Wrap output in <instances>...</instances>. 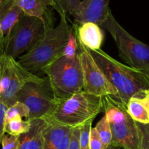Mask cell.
I'll return each mask as SVG.
<instances>
[{"label":"cell","mask_w":149,"mask_h":149,"mask_svg":"<svg viewBox=\"0 0 149 149\" xmlns=\"http://www.w3.org/2000/svg\"><path fill=\"white\" fill-rule=\"evenodd\" d=\"M89 51L105 77L116 89L118 94L114 98L125 107L131 97H143L144 91L149 89V77L145 72L118 62L101 49Z\"/></svg>","instance_id":"6da1fadb"},{"label":"cell","mask_w":149,"mask_h":149,"mask_svg":"<svg viewBox=\"0 0 149 149\" xmlns=\"http://www.w3.org/2000/svg\"><path fill=\"white\" fill-rule=\"evenodd\" d=\"M71 29L67 17L60 15L58 26L50 29L32 49L19 57L18 60L19 63L32 74L39 71L43 72L47 66L63 56Z\"/></svg>","instance_id":"7a4b0ae2"},{"label":"cell","mask_w":149,"mask_h":149,"mask_svg":"<svg viewBox=\"0 0 149 149\" xmlns=\"http://www.w3.org/2000/svg\"><path fill=\"white\" fill-rule=\"evenodd\" d=\"M103 111V97L81 91L67 98L58 100L47 119L70 127H80Z\"/></svg>","instance_id":"3957f363"},{"label":"cell","mask_w":149,"mask_h":149,"mask_svg":"<svg viewBox=\"0 0 149 149\" xmlns=\"http://www.w3.org/2000/svg\"><path fill=\"white\" fill-rule=\"evenodd\" d=\"M52 27V17L42 19L23 13L4 39L2 53L18 58L32 49Z\"/></svg>","instance_id":"277c9868"},{"label":"cell","mask_w":149,"mask_h":149,"mask_svg":"<svg viewBox=\"0 0 149 149\" xmlns=\"http://www.w3.org/2000/svg\"><path fill=\"white\" fill-rule=\"evenodd\" d=\"M103 112L112 132L111 145L123 149H140L137 122L127 113L126 107L111 96L103 97Z\"/></svg>","instance_id":"5b68a950"},{"label":"cell","mask_w":149,"mask_h":149,"mask_svg":"<svg viewBox=\"0 0 149 149\" xmlns=\"http://www.w3.org/2000/svg\"><path fill=\"white\" fill-rule=\"evenodd\" d=\"M57 100L83 91V77L78 52L74 58L60 57L44 69ZM58 102V101H57Z\"/></svg>","instance_id":"8992f818"},{"label":"cell","mask_w":149,"mask_h":149,"mask_svg":"<svg viewBox=\"0 0 149 149\" xmlns=\"http://www.w3.org/2000/svg\"><path fill=\"white\" fill-rule=\"evenodd\" d=\"M100 27L110 33L117 45L119 56L127 65L143 72H148L149 45L129 34L115 20L111 11Z\"/></svg>","instance_id":"52a82bcc"},{"label":"cell","mask_w":149,"mask_h":149,"mask_svg":"<svg viewBox=\"0 0 149 149\" xmlns=\"http://www.w3.org/2000/svg\"><path fill=\"white\" fill-rule=\"evenodd\" d=\"M17 100L29 111L28 121L46 119L57 104V99L48 77L25 84L18 93Z\"/></svg>","instance_id":"ba28073f"},{"label":"cell","mask_w":149,"mask_h":149,"mask_svg":"<svg viewBox=\"0 0 149 149\" xmlns=\"http://www.w3.org/2000/svg\"><path fill=\"white\" fill-rule=\"evenodd\" d=\"M78 42V55L83 77V91L99 97H116L118 92L93 60L89 49Z\"/></svg>","instance_id":"9c48e42d"},{"label":"cell","mask_w":149,"mask_h":149,"mask_svg":"<svg viewBox=\"0 0 149 149\" xmlns=\"http://www.w3.org/2000/svg\"><path fill=\"white\" fill-rule=\"evenodd\" d=\"M110 0H83L72 15L77 24L83 23H96L99 26L105 22L111 11Z\"/></svg>","instance_id":"30bf717a"},{"label":"cell","mask_w":149,"mask_h":149,"mask_svg":"<svg viewBox=\"0 0 149 149\" xmlns=\"http://www.w3.org/2000/svg\"><path fill=\"white\" fill-rule=\"evenodd\" d=\"M41 77H37L22 66L16 59L11 60V77L7 90L0 96L7 106H10L18 101V93L25 84L30 81H37Z\"/></svg>","instance_id":"8fae6325"},{"label":"cell","mask_w":149,"mask_h":149,"mask_svg":"<svg viewBox=\"0 0 149 149\" xmlns=\"http://www.w3.org/2000/svg\"><path fill=\"white\" fill-rule=\"evenodd\" d=\"M42 132L43 149H67L74 128L47 119Z\"/></svg>","instance_id":"7c38bea8"},{"label":"cell","mask_w":149,"mask_h":149,"mask_svg":"<svg viewBox=\"0 0 149 149\" xmlns=\"http://www.w3.org/2000/svg\"><path fill=\"white\" fill-rule=\"evenodd\" d=\"M77 41L91 50L100 49L104 39L103 32L96 23L87 22L74 26Z\"/></svg>","instance_id":"4fadbf2b"},{"label":"cell","mask_w":149,"mask_h":149,"mask_svg":"<svg viewBox=\"0 0 149 149\" xmlns=\"http://www.w3.org/2000/svg\"><path fill=\"white\" fill-rule=\"evenodd\" d=\"M29 132L19 136L18 149H43L42 132L47 125L45 119L32 120Z\"/></svg>","instance_id":"5bb4252c"},{"label":"cell","mask_w":149,"mask_h":149,"mask_svg":"<svg viewBox=\"0 0 149 149\" xmlns=\"http://www.w3.org/2000/svg\"><path fill=\"white\" fill-rule=\"evenodd\" d=\"M22 14L23 12L17 5V0H0V27L4 39L7 37Z\"/></svg>","instance_id":"9a60e30c"},{"label":"cell","mask_w":149,"mask_h":149,"mask_svg":"<svg viewBox=\"0 0 149 149\" xmlns=\"http://www.w3.org/2000/svg\"><path fill=\"white\" fill-rule=\"evenodd\" d=\"M17 5L24 14L45 19L52 16L49 8L53 7V0H17Z\"/></svg>","instance_id":"2e32d148"},{"label":"cell","mask_w":149,"mask_h":149,"mask_svg":"<svg viewBox=\"0 0 149 149\" xmlns=\"http://www.w3.org/2000/svg\"><path fill=\"white\" fill-rule=\"evenodd\" d=\"M126 109L136 122L143 125L149 124V113L142 103L140 97L137 96L131 97L126 106Z\"/></svg>","instance_id":"e0dca14e"},{"label":"cell","mask_w":149,"mask_h":149,"mask_svg":"<svg viewBox=\"0 0 149 149\" xmlns=\"http://www.w3.org/2000/svg\"><path fill=\"white\" fill-rule=\"evenodd\" d=\"M31 127V122L23 120L21 117H15L5 125L4 132L10 135L20 136L29 132Z\"/></svg>","instance_id":"ac0fdd59"},{"label":"cell","mask_w":149,"mask_h":149,"mask_svg":"<svg viewBox=\"0 0 149 149\" xmlns=\"http://www.w3.org/2000/svg\"><path fill=\"white\" fill-rule=\"evenodd\" d=\"M80 1V0H53V8L56 10L59 15L67 17L74 14Z\"/></svg>","instance_id":"d6986e66"},{"label":"cell","mask_w":149,"mask_h":149,"mask_svg":"<svg viewBox=\"0 0 149 149\" xmlns=\"http://www.w3.org/2000/svg\"><path fill=\"white\" fill-rule=\"evenodd\" d=\"M29 116V111L27 106L21 102L17 101L14 104L7 108L5 116V125L11 119L18 117V116L21 118L24 117L26 120H28Z\"/></svg>","instance_id":"ffe728a7"},{"label":"cell","mask_w":149,"mask_h":149,"mask_svg":"<svg viewBox=\"0 0 149 149\" xmlns=\"http://www.w3.org/2000/svg\"><path fill=\"white\" fill-rule=\"evenodd\" d=\"M95 128L99 133L105 148L110 145L112 141V132H111L109 122L107 120L105 115L101 118L100 120L96 124Z\"/></svg>","instance_id":"44dd1931"},{"label":"cell","mask_w":149,"mask_h":149,"mask_svg":"<svg viewBox=\"0 0 149 149\" xmlns=\"http://www.w3.org/2000/svg\"><path fill=\"white\" fill-rule=\"evenodd\" d=\"M78 52V42L75 33H74V28L72 27L69 33L68 39L64 50V56L67 58H74Z\"/></svg>","instance_id":"7402d4cb"},{"label":"cell","mask_w":149,"mask_h":149,"mask_svg":"<svg viewBox=\"0 0 149 149\" xmlns=\"http://www.w3.org/2000/svg\"><path fill=\"white\" fill-rule=\"evenodd\" d=\"M92 121L87 122L80 127V148L90 149L89 138Z\"/></svg>","instance_id":"603a6c76"},{"label":"cell","mask_w":149,"mask_h":149,"mask_svg":"<svg viewBox=\"0 0 149 149\" xmlns=\"http://www.w3.org/2000/svg\"><path fill=\"white\" fill-rule=\"evenodd\" d=\"M140 136V149H149V124L143 125L137 122Z\"/></svg>","instance_id":"cb8c5ba5"},{"label":"cell","mask_w":149,"mask_h":149,"mask_svg":"<svg viewBox=\"0 0 149 149\" xmlns=\"http://www.w3.org/2000/svg\"><path fill=\"white\" fill-rule=\"evenodd\" d=\"M1 149H18L19 136L4 134L1 139Z\"/></svg>","instance_id":"d4e9b609"},{"label":"cell","mask_w":149,"mask_h":149,"mask_svg":"<svg viewBox=\"0 0 149 149\" xmlns=\"http://www.w3.org/2000/svg\"><path fill=\"white\" fill-rule=\"evenodd\" d=\"M90 149H104L103 144L100 139L99 133L95 127H91L90 131V138H89Z\"/></svg>","instance_id":"484cf974"},{"label":"cell","mask_w":149,"mask_h":149,"mask_svg":"<svg viewBox=\"0 0 149 149\" xmlns=\"http://www.w3.org/2000/svg\"><path fill=\"white\" fill-rule=\"evenodd\" d=\"M7 108H8V106H7V105L3 102V100L0 98V144H1L3 135L5 134V132H4V127H5V116Z\"/></svg>","instance_id":"4316f807"},{"label":"cell","mask_w":149,"mask_h":149,"mask_svg":"<svg viewBox=\"0 0 149 149\" xmlns=\"http://www.w3.org/2000/svg\"><path fill=\"white\" fill-rule=\"evenodd\" d=\"M80 127L73 129L71 139L67 149H80Z\"/></svg>","instance_id":"83f0119b"},{"label":"cell","mask_w":149,"mask_h":149,"mask_svg":"<svg viewBox=\"0 0 149 149\" xmlns=\"http://www.w3.org/2000/svg\"><path fill=\"white\" fill-rule=\"evenodd\" d=\"M140 99H141L142 103H143V105L149 113V89L144 91L143 97H140Z\"/></svg>","instance_id":"f1b7e54d"},{"label":"cell","mask_w":149,"mask_h":149,"mask_svg":"<svg viewBox=\"0 0 149 149\" xmlns=\"http://www.w3.org/2000/svg\"><path fill=\"white\" fill-rule=\"evenodd\" d=\"M3 42H4V36H3L2 31H1V27H0V50H2Z\"/></svg>","instance_id":"f546056e"},{"label":"cell","mask_w":149,"mask_h":149,"mask_svg":"<svg viewBox=\"0 0 149 149\" xmlns=\"http://www.w3.org/2000/svg\"><path fill=\"white\" fill-rule=\"evenodd\" d=\"M104 149H123V148H120V147H118V146H112L110 144V145L108 146V147H106V148Z\"/></svg>","instance_id":"4dcf8cb0"},{"label":"cell","mask_w":149,"mask_h":149,"mask_svg":"<svg viewBox=\"0 0 149 149\" xmlns=\"http://www.w3.org/2000/svg\"><path fill=\"white\" fill-rule=\"evenodd\" d=\"M1 52H2V50H0V57H1ZM0 68H1V65H0Z\"/></svg>","instance_id":"1f68e13d"},{"label":"cell","mask_w":149,"mask_h":149,"mask_svg":"<svg viewBox=\"0 0 149 149\" xmlns=\"http://www.w3.org/2000/svg\"><path fill=\"white\" fill-rule=\"evenodd\" d=\"M145 74H147V75H148V77H149V71H148V72L145 73Z\"/></svg>","instance_id":"d6a6232c"}]
</instances>
